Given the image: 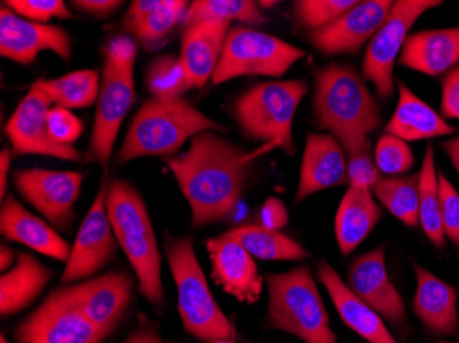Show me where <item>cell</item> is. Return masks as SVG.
I'll list each match as a JSON object with an SVG mask.
<instances>
[{"label": "cell", "mask_w": 459, "mask_h": 343, "mask_svg": "<svg viewBox=\"0 0 459 343\" xmlns=\"http://www.w3.org/2000/svg\"><path fill=\"white\" fill-rule=\"evenodd\" d=\"M306 51L254 28L231 27L216 66L215 85L242 76L281 77Z\"/></svg>", "instance_id": "9c48e42d"}, {"label": "cell", "mask_w": 459, "mask_h": 343, "mask_svg": "<svg viewBox=\"0 0 459 343\" xmlns=\"http://www.w3.org/2000/svg\"><path fill=\"white\" fill-rule=\"evenodd\" d=\"M4 4L21 18L36 24H46L53 18H72V13L62 0H9Z\"/></svg>", "instance_id": "f35d334b"}, {"label": "cell", "mask_w": 459, "mask_h": 343, "mask_svg": "<svg viewBox=\"0 0 459 343\" xmlns=\"http://www.w3.org/2000/svg\"><path fill=\"white\" fill-rule=\"evenodd\" d=\"M241 244L255 259L263 262H301L308 259V252L288 235L265 227H237L227 232Z\"/></svg>", "instance_id": "f1b7e54d"}, {"label": "cell", "mask_w": 459, "mask_h": 343, "mask_svg": "<svg viewBox=\"0 0 459 343\" xmlns=\"http://www.w3.org/2000/svg\"><path fill=\"white\" fill-rule=\"evenodd\" d=\"M72 4L80 12L103 20V18L112 17L123 6L124 2H117V0H76V2H72Z\"/></svg>", "instance_id": "f6af8a7d"}, {"label": "cell", "mask_w": 459, "mask_h": 343, "mask_svg": "<svg viewBox=\"0 0 459 343\" xmlns=\"http://www.w3.org/2000/svg\"><path fill=\"white\" fill-rule=\"evenodd\" d=\"M230 30L227 21H204L185 28L179 58L195 89L212 80Z\"/></svg>", "instance_id": "cb8c5ba5"}, {"label": "cell", "mask_w": 459, "mask_h": 343, "mask_svg": "<svg viewBox=\"0 0 459 343\" xmlns=\"http://www.w3.org/2000/svg\"><path fill=\"white\" fill-rule=\"evenodd\" d=\"M48 125L54 141L65 146H74L84 131V125L76 115L58 106L48 112Z\"/></svg>", "instance_id": "60d3db41"}, {"label": "cell", "mask_w": 459, "mask_h": 343, "mask_svg": "<svg viewBox=\"0 0 459 343\" xmlns=\"http://www.w3.org/2000/svg\"><path fill=\"white\" fill-rule=\"evenodd\" d=\"M374 159L381 174L401 176L414 167V154L407 141L398 136L385 135L378 139L374 147Z\"/></svg>", "instance_id": "74e56055"}, {"label": "cell", "mask_w": 459, "mask_h": 343, "mask_svg": "<svg viewBox=\"0 0 459 343\" xmlns=\"http://www.w3.org/2000/svg\"><path fill=\"white\" fill-rule=\"evenodd\" d=\"M204 21H237L247 27H262L267 18L259 2L254 0H195L187 7L182 25L187 28Z\"/></svg>", "instance_id": "1f68e13d"}, {"label": "cell", "mask_w": 459, "mask_h": 343, "mask_svg": "<svg viewBox=\"0 0 459 343\" xmlns=\"http://www.w3.org/2000/svg\"><path fill=\"white\" fill-rule=\"evenodd\" d=\"M210 343H236V340H234V339H218V340H213V342H210Z\"/></svg>", "instance_id": "f907efd6"}, {"label": "cell", "mask_w": 459, "mask_h": 343, "mask_svg": "<svg viewBox=\"0 0 459 343\" xmlns=\"http://www.w3.org/2000/svg\"><path fill=\"white\" fill-rule=\"evenodd\" d=\"M440 195V216L446 238L459 247V193L442 172H437Z\"/></svg>", "instance_id": "ab89813d"}, {"label": "cell", "mask_w": 459, "mask_h": 343, "mask_svg": "<svg viewBox=\"0 0 459 343\" xmlns=\"http://www.w3.org/2000/svg\"><path fill=\"white\" fill-rule=\"evenodd\" d=\"M123 343H169L160 334L159 329L146 317H139V326L126 338Z\"/></svg>", "instance_id": "bcb514c9"}, {"label": "cell", "mask_w": 459, "mask_h": 343, "mask_svg": "<svg viewBox=\"0 0 459 343\" xmlns=\"http://www.w3.org/2000/svg\"><path fill=\"white\" fill-rule=\"evenodd\" d=\"M51 51L64 61L72 56L68 32L56 25L36 24L21 18L2 4L0 10V54L4 58L30 65L39 54Z\"/></svg>", "instance_id": "2e32d148"}, {"label": "cell", "mask_w": 459, "mask_h": 343, "mask_svg": "<svg viewBox=\"0 0 459 343\" xmlns=\"http://www.w3.org/2000/svg\"><path fill=\"white\" fill-rule=\"evenodd\" d=\"M440 115L445 120H459V65L443 74Z\"/></svg>", "instance_id": "b9f144b4"}, {"label": "cell", "mask_w": 459, "mask_h": 343, "mask_svg": "<svg viewBox=\"0 0 459 343\" xmlns=\"http://www.w3.org/2000/svg\"><path fill=\"white\" fill-rule=\"evenodd\" d=\"M437 343H459V342H437Z\"/></svg>", "instance_id": "f5cc1de1"}, {"label": "cell", "mask_w": 459, "mask_h": 343, "mask_svg": "<svg viewBox=\"0 0 459 343\" xmlns=\"http://www.w3.org/2000/svg\"><path fill=\"white\" fill-rule=\"evenodd\" d=\"M257 156L215 131H205L190 141L185 154L165 159L189 202L195 228L226 220L236 210Z\"/></svg>", "instance_id": "6da1fadb"}, {"label": "cell", "mask_w": 459, "mask_h": 343, "mask_svg": "<svg viewBox=\"0 0 459 343\" xmlns=\"http://www.w3.org/2000/svg\"><path fill=\"white\" fill-rule=\"evenodd\" d=\"M109 335L84 314L71 286L48 294L14 330L17 343H102Z\"/></svg>", "instance_id": "30bf717a"}, {"label": "cell", "mask_w": 459, "mask_h": 343, "mask_svg": "<svg viewBox=\"0 0 459 343\" xmlns=\"http://www.w3.org/2000/svg\"><path fill=\"white\" fill-rule=\"evenodd\" d=\"M215 282L242 304H256L263 293L264 279L255 257L229 234L206 242Z\"/></svg>", "instance_id": "d6986e66"}, {"label": "cell", "mask_w": 459, "mask_h": 343, "mask_svg": "<svg viewBox=\"0 0 459 343\" xmlns=\"http://www.w3.org/2000/svg\"><path fill=\"white\" fill-rule=\"evenodd\" d=\"M442 4L437 0H396L383 27L368 41L363 56V79L374 85L381 99H389L394 94V62L401 56L412 25Z\"/></svg>", "instance_id": "8fae6325"}, {"label": "cell", "mask_w": 459, "mask_h": 343, "mask_svg": "<svg viewBox=\"0 0 459 343\" xmlns=\"http://www.w3.org/2000/svg\"><path fill=\"white\" fill-rule=\"evenodd\" d=\"M165 257L178 290V311L186 334L201 342L234 339L237 331L206 282L193 238L165 236Z\"/></svg>", "instance_id": "277c9868"}, {"label": "cell", "mask_w": 459, "mask_h": 343, "mask_svg": "<svg viewBox=\"0 0 459 343\" xmlns=\"http://www.w3.org/2000/svg\"><path fill=\"white\" fill-rule=\"evenodd\" d=\"M82 176L72 170L43 167L18 170L14 185L18 194L59 231L68 232L74 219V205L82 193Z\"/></svg>", "instance_id": "7c38bea8"}, {"label": "cell", "mask_w": 459, "mask_h": 343, "mask_svg": "<svg viewBox=\"0 0 459 343\" xmlns=\"http://www.w3.org/2000/svg\"><path fill=\"white\" fill-rule=\"evenodd\" d=\"M371 191L378 202L404 226H419L420 174L381 177Z\"/></svg>", "instance_id": "4dcf8cb0"}, {"label": "cell", "mask_w": 459, "mask_h": 343, "mask_svg": "<svg viewBox=\"0 0 459 343\" xmlns=\"http://www.w3.org/2000/svg\"><path fill=\"white\" fill-rule=\"evenodd\" d=\"M15 254L13 249H10L6 244H2L0 247V270L2 272H7L14 267Z\"/></svg>", "instance_id": "681fc988"}, {"label": "cell", "mask_w": 459, "mask_h": 343, "mask_svg": "<svg viewBox=\"0 0 459 343\" xmlns=\"http://www.w3.org/2000/svg\"><path fill=\"white\" fill-rule=\"evenodd\" d=\"M134 286L133 276L112 270L71 285V288L76 303L92 323L112 334L133 303Z\"/></svg>", "instance_id": "ac0fdd59"}, {"label": "cell", "mask_w": 459, "mask_h": 343, "mask_svg": "<svg viewBox=\"0 0 459 343\" xmlns=\"http://www.w3.org/2000/svg\"><path fill=\"white\" fill-rule=\"evenodd\" d=\"M36 84L45 90L51 102L64 109H84L98 102L100 74L94 69L72 72L58 79L38 80Z\"/></svg>", "instance_id": "f546056e"}, {"label": "cell", "mask_w": 459, "mask_h": 343, "mask_svg": "<svg viewBox=\"0 0 459 343\" xmlns=\"http://www.w3.org/2000/svg\"><path fill=\"white\" fill-rule=\"evenodd\" d=\"M392 6V0L358 2L332 24L309 32V43L326 56L357 53L383 27Z\"/></svg>", "instance_id": "e0dca14e"}, {"label": "cell", "mask_w": 459, "mask_h": 343, "mask_svg": "<svg viewBox=\"0 0 459 343\" xmlns=\"http://www.w3.org/2000/svg\"><path fill=\"white\" fill-rule=\"evenodd\" d=\"M459 64V27L428 30L407 38L399 65L427 76H440Z\"/></svg>", "instance_id": "d4e9b609"}, {"label": "cell", "mask_w": 459, "mask_h": 343, "mask_svg": "<svg viewBox=\"0 0 459 343\" xmlns=\"http://www.w3.org/2000/svg\"><path fill=\"white\" fill-rule=\"evenodd\" d=\"M144 82L152 98L174 100L185 98V94L195 89L186 74L179 56H161L154 58L146 69Z\"/></svg>", "instance_id": "e575fe53"}, {"label": "cell", "mask_w": 459, "mask_h": 343, "mask_svg": "<svg viewBox=\"0 0 459 343\" xmlns=\"http://www.w3.org/2000/svg\"><path fill=\"white\" fill-rule=\"evenodd\" d=\"M358 0H298L293 2L291 14L296 24L309 32L322 30L352 9Z\"/></svg>", "instance_id": "8d00e7d4"}, {"label": "cell", "mask_w": 459, "mask_h": 343, "mask_svg": "<svg viewBox=\"0 0 459 343\" xmlns=\"http://www.w3.org/2000/svg\"><path fill=\"white\" fill-rule=\"evenodd\" d=\"M0 343H9L7 342L6 337H4V335H2V338H0Z\"/></svg>", "instance_id": "816d5d0a"}, {"label": "cell", "mask_w": 459, "mask_h": 343, "mask_svg": "<svg viewBox=\"0 0 459 343\" xmlns=\"http://www.w3.org/2000/svg\"><path fill=\"white\" fill-rule=\"evenodd\" d=\"M348 287L394 329L407 327L406 306L386 270L385 247L378 246L353 260Z\"/></svg>", "instance_id": "9a60e30c"}, {"label": "cell", "mask_w": 459, "mask_h": 343, "mask_svg": "<svg viewBox=\"0 0 459 343\" xmlns=\"http://www.w3.org/2000/svg\"><path fill=\"white\" fill-rule=\"evenodd\" d=\"M0 232L7 241L25 244L59 262H68L72 247L45 220L21 205L13 195L4 198L0 210Z\"/></svg>", "instance_id": "603a6c76"}, {"label": "cell", "mask_w": 459, "mask_h": 343, "mask_svg": "<svg viewBox=\"0 0 459 343\" xmlns=\"http://www.w3.org/2000/svg\"><path fill=\"white\" fill-rule=\"evenodd\" d=\"M53 270L30 253H20L12 270L0 278V313L13 316L32 305L51 280Z\"/></svg>", "instance_id": "83f0119b"}, {"label": "cell", "mask_w": 459, "mask_h": 343, "mask_svg": "<svg viewBox=\"0 0 459 343\" xmlns=\"http://www.w3.org/2000/svg\"><path fill=\"white\" fill-rule=\"evenodd\" d=\"M383 218L370 188L348 187L334 221L337 244L342 255H350L368 238Z\"/></svg>", "instance_id": "4316f807"}, {"label": "cell", "mask_w": 459, "mask_h": 343, "mask_svg": "<svg viewBox=\"0 0 459 343\" xmlns=\"http://www.w3.org/2000/svg\"><path fill=\"white\" fill-rule=\"evenodd\" d=\"M205 131L227 133V128L204 115L185 99L144 100L131 123L117 153L118 164L143 157H171L187 141Z\"/></svg>", "instance_id": "3957f363"}, {"label": "cell", "mask_w": 459, "mask_h": 343, "mask_svg": "<svg viewBox=\"0 0 459 343\" xmlns=\"http://www.w3.org/2000/svg\"><path fill=\"white\" fill-rule=\"evenodd\" d=\"M267 324L304 343H337L316 279L308 267L267 273Z\"/></svg>", "instance_id": "5b68a950"}, {"label": "cell", "mask_w": 459, "mask_h": 343, "mask_svg": "<svg viewBox=\"0 0 459 343\" xmlns=\"http://www.w3.org/2000/svg\"><path fill=\"white\" fill-rule=\"evenodd\" d=\"M12 150H2V153H0V197H2V201L6 198L7 183H9L7 174H9L10 165H12Z\"/></svg>", "instance_id": "7dc6e473"}, {"label": "cell", "mask_w": 459, "mask_h": 343, "mask_svg": "<svg viewBox=\"0 0 459 343\" xmlns=\"http://www.w3.org/2000/svg\"><path fill=\"white\" fill-rule=\"evenodd\" d=\"M189 4L185 0H161L159 7L142 22L134 36L148 50L159 47L172 30L182 24Z\"/></svg>", "instance_id": "d590c367"}, {"label": "cell", "mask_w": 459, "mask_h": 343, "mask_svg": "<svg viewBox=\"0 0 459 343\" xmlns=\"http://www.w3.org/2000/svg\"><path fill=\"white\" fill-rule=\"evenodd\" d=\"M399 100L385 133L398 136L402 141H417L451 136L455 128L440 113L417 97L403 81L398 82Z\"/></svg>", "instance_id": "484cf974"}, {"label": "cell", "mask_w": 459, "mask_h": 343, "mask_svg": "<svg viewBox=\"0 0 459 343\" xmlns=\"http://www.w3.org/2000/svg\"><path fill=\"white\" fill-rule=\"evenodd\" d=\"M108 182L100 184L97 197L80 226L71 257L62 275L64 286L89 280L115 260L118 242L108 216Z\"/></svg>", "instance_id": "4fadbf2b"}, {"label": "cell", "mask_w": 459, "mask_h": 343, "mask_svg": "<svg viewBox=\"0 0 459 343\" xmlns=\"http://www.w3.org/2000/svg\"><path fill=\"white\" fill-rule=\"evenodd\" d=\"M307 91L303 80L255 85L234 102V120L245 138L291 156L295 153L293 121Z\"/></svg>", "instance_id": "52a82bcc"}, {"label": "cell", "mask_w": 459, "mask_h": 343, "mask_svg": "<svg viewBox=\"0 0 459 343\" xmlns=\"http://www.w3.org/2000/svg\"><path fill=\"white\" fill-rule=\"evenodd\" d=\"M161 0H135L128 7L127 13L124 15L123 25L128 32L135 33L151 13L159 7Z\"/></svg>", "instance_id": "7bdbcfd3"}, {"label": "cell", "mask_w": 459, "mask_h": 343, "mask_svg": "<svg viewBox=\"0 0 459 343\" xmlns=\"http://www.w3.org/2000/svg\"><path fill=\"white\" fill-rule=\"evenodd\" d=\"M51 103L48 92L33 82L6 125L13 151L15 156L38 154L62 161H82V153L76 147L58 143L51 136L48 125Z\"/></svg>", "instance_id": "5bb4252c"}, {"label": "cell", "mask_w": 459, "mask_h": 343, "mask_svg": "<svg viewBox=\"0 0 459 343\" xmlns=\"http://www.w3.org/2000/svg\"><path fill=\"white\" fill-rule=\"evenodd\" d=\"M347 156L348 187L373 188L381 179L368 136L360 133H347L336 136Z\"/></svg>", "instance_id": "836d02e7"}, {"label": "cell", "mask_w": 459, "mask_h": 343, "mask_svg": "<svg viewBox=\"0 0 459 343\" xmlns=\"http://www.w3.org/2000/svg\"><path fill=\"white\" fill-rule=\"evenodd\" d=\"M107 210L118 246L135 270L139 291L156 309L165 303L161 253L143 198L131 183L115 179L107 191Z\"/></svg>", "instance_id": "7a4b0ae2"}, {"label": "cell", "mask_w": 459, "mask_h": 343, "mask_svg": "<svg viewBox=\"0 0 459 343\" xmlns=\"http://www.w3.org/2000/svg\"><path fill=\"white\" fill-rule=\"evenodd\" d=\"M414 267L417 288L412 298V312L432 335L454 337L459 331L458 291L443 282L427 268Z\"/></svg>", "instance_id": "44dd1931"}, {"label": "cell", "mask_w": 459, "mask_h": 343, "mask_svg": "<svg viewBox=\"0 0 459 343\" xmlns=\"http://www.w3.org/2000/svg\"><path fill=\"white\" fill-rule=\"evenodd\" d=\"M316 275L348 329L357 332L368 343H398L383 317L363 303L357 294H353L329 262H319Z\"/></svg>", "instance_id": "7402d4cb"}, {"label": "cell", "mask_w": 459, "mask_h": 343, "mask_svg": "<svg viewBox=\"0 0 459 343\" xmlns=\"http://www.w3.org/2000/svg\"><path fill=\"white\" fill-rule=\"evenodd\" d=\"M314 115L321 130L334 138L347 133L368 135L381 125L378 103L352 66L333 65L316 74Z\"/></svg>", "instance_id": "ba28073f"}, {"label": "cell", "mask_w": 459, "mask_h": 343, "mask_svg": "<svg viewBox=\"0 0 459 343\" xmlns=\"http://www.w3.org/2000/svg\"><path fill=\"white\" fill-rule=\"evenodd\" d=\"M342 184H348L344 150L332 133H308L295 202Z\"/></svg>", "instance_id": "ffe728a7"}, {"label": "cell", "mask_w": 459, "mask_h": 343, "mask_svg": "<svg viewBox=\"0 0 459 343\" xmlns=\"http://www.w3.org/2000/svg\"><path fill=\"white\" fill-rule=\"evenodd\" d=\"M260 213H262L260 218H262L263 227L265 228L280 231L288 224V209H286L285 203L278 198H268Z\"/></svg>", "instance_id": "ee69618b"}, {"label": "cell", "mask_w": 459, "mask_h": 343, "mask_svg": "<svg viewBox=\"0 0 459 343\" xmlns=\"http://www.w3.org/2000/svg\"><path fill=\"white\" fill-rule=\"evenodd\" d=\"M440 147H442L443 151L447 154L451 164L455 167L456 174H458L459 176V136H454V138L442 141Z\"/></svg>", "instance_id": "c3c4849f"}, {"label": "cell", "mask_w": 459, "mask_h": 343, "mask_svg": "<svg viewBox=\"0 0 459 343\" xmlns=\"http://www.w3.org/2000/svg\"><path fill=\"white\" fill-rule=\"evenodd\" d=\"M136 53L133 39L126 36L112 39L105 50L97 115L87 154V161L97 162L103 169L109 164L124 118L135 102Z\"/></svg>", "instance_id": "8992f818"}, {"label": "cell", "mask_w": 459, "mask_h": 343, "mask_svg": "<svg viewBox=\"0 0 459 343\" xmlns=\"http://www.w3.org/2000/svg\"><path fill=\"white\" fill-rule=\"evenodd\" d=\"M420 224L427 238L436 247L446 246L440 216L439 182L435 164V149L432 144L427 147L421 170H420Z\"/></svg>", "instance_id": "d6a6232c"}]
</instances>
